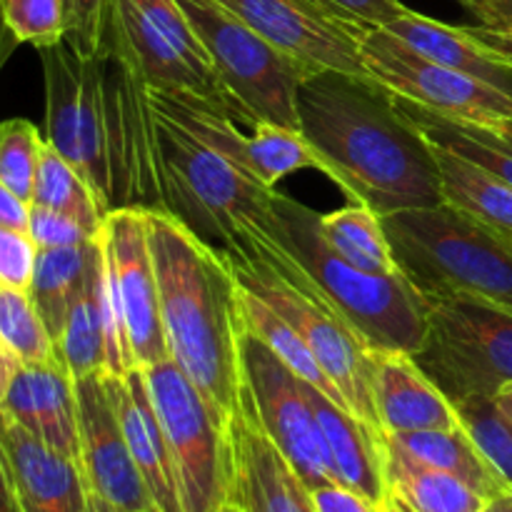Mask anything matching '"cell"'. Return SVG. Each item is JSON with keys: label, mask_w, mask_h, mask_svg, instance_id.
<instances>
[{"label": "cell", "mask_w": 512, "mask_h": 512, "mask_svg": "<svg viewBox=\"0 0 512 512\" xmlns=\"http://www.w3.org/2000/svg\"><path fill=\"white\" fill-rule=\"evenodd\" d=\"M295 113L320 173L348 200L380 218L443 203L438 160L430 140L398 95L370 75L318 70L300 83Z\"/></svg>", "instance_id": "6da1fadb"}, {"label": "cell", "mask_w": 512, "mask_h": 512, "mask_svg": "<svg viewBox=\"0 0 512 512\" xmlns=\"http://www.w3.org/2000/svg\"><path fill=\"white\" fill-rule=\"evenodd\" d=\"M145 220L170 358L230 423L243 388L238 283L225 260L178 220L148 210Z\"/></svg>", "instance_id": "7a4b0ae2"}, {"label": "cell", "mask_w": 512, "mask_h": 512, "mask_svg": "<svg viewBox=\"0 0 512 512\" xmlns=\"http://www.w3.org/2000/svg\"><path fill=\"white\" fill-rule=\"evenodd\" d=\"M150 108L165 215L223 260L243 253L258 235H278L275 188L260 183L233 155L200 138L153 100Z\"/></svg>", "instance_id": "3957f363"}, {"label": "cell", "mask_w": 512, "mask_h": 512, "mask_svg": "<svg viewBox=\"0 0 512 512\" xmlns=\"http://www.w3.org/2000/svg\"><path fill=\"white\" fill-rule=\"evenodd\" d=\"M278 238L308 270L328 303L373 350L418 353L428 333L430 300L410 283L403 270L395 275L368 273L335 253L320 233V213L275 190Z\"/></svg>", "instance_id": "277c9868"}, {"label": "cell", "mask_w": 512, "mask_h": 512, "mask_svg": "<svg viewBox=\"0 0 512 512\" xmlns=\"http://www.w3.org/2000/svg\"><path fill=\"white\" fill-rule=\"evenodd\" d=\"M225 265L240 288L263 300L305 340L350 410L380 428L373 403L375 350L328 303L278 235H258L243 253L225 258Z\"/></svg>", "instance_id": "5b68a950"}, {"label": "cell", "mask_w": 512, "mask_h": 512, "mask_svg": "<svg viewBox=\"0 0 512 512\" xmlns=\"http://www.w3.org/2000/svg\"><path fill=\"white\" fill-rule=\"evenodd\" d=\"M395 263L425 295H478L512 310V243L453 205L383 218Z\"/></svg>", "instance_id": "8992f818"}, {"label": "cell", "mask_w": 512, "mask_h": 512, "mask_svg": "<svg viewBox=\"0 0 512 512\" xmlns=\"http://www.w3.org/2000/svg\"><path fill=\"white\" fill-rule=\"evenodd\" d=\"M178 5L208 53L233 113L248 125L263 120L300 130L295 95L315 70L270 45L220 0H178Z\"/></svg>", "instance_id": "52a82bcc"}, {"label": "cell", "mask_w": 512, "mask_h": 512, "mask_svg": "<svg viewBox=\"0 0 512 512\" xmlns=\"http://www.w3.org/2000/svg\"><path fill=\"white\" fill-rule=\"evenodd\" d=\"M415 363L453 405L493 398L512 385V310L488 298H430L428 333Z\"/></svg>", "instance_id": "ba28073f"}, {"label": "cell", "mask_w": 512, "mask_h": 512, "mask_svg": "<svg viewBox=\"0 0 512 512\" xmlns=\"http://www.w3.org/2000/svg\"><path fill=\"white\" fill-rule=\"evenodd\" d=\"M168 435L183 512H218L230 500L228 420L220 418L173 358L143 368Z\"/></svg>", "instance_id": "9c48e42d"}, {"label": "cell", "mask_w": 512, "mask_h": 512, "mask_svg": "<svg viewBox=\"0 0 512 512\" xmlns=\"http://www.w3.org/2000/svg\"><path fill=\"white\" fill-rule=\"evenodd\" d=\"M358 48L370 78L398 98L460 123L498 130L512 125V95L425 58L385 28H360Z\"/></svg>", "instance_id": "30bf717a"}, {"label": "cell", "mask_w": 512, "mask_h": 512, "mask_svg": "<svg viewBox=\"0 0 512 512\" xmlns=\"http://www.w3.org/2000/svg\"><path fill=\"white\" fill-rule=\"evenodd\" d=\"M100 58H103L110 210L128 208L165 215L150 88L138 70L110 43L105 45Z\"/></svg>", "instance_id": "8fae6325"}, {"label": "cell", "mask_w": 512, "mask_h": 512, "mask_svg": "<svg viewBox=\"0 0 512 512\" xmlns=\"http://www.w3.org/2000/svg\"><path fill=\"white\" fill-rule=\"evenodd\" d=\"M240 373V390L248 398L258 425L308 490L338 483L303 383L245 325L240 335Z\"/></svg>", "instance_id": "7c38bea8"}, {"label": "cell", "mask_w": 512, "mask_h": 512, "mask_svg": "<svg viewBox=\"0 0 512 512\" xmlns=\"http://www.w3.org/2000/svg\"><path fill=\"white\" fill-rule=\"evenodd\" d=\"M105 270L138 368L170 358L145 210H110L100 230Z\"/></svg>", "instance_id": "4fadbf2b"}, {"label": "cell", "mask_w": 512, "mask_h": 512, "mask_svg": "<svg viewBox=\"0 0 512 512\" xmlns=\"http://www.w3.org/2000/svg\"><path fill=\"white\" fill-rule=\"evenodd\" d=\"M78 395L80 468L90 493L113 508L133 512H160L130 455L123 428L105 390L103 373L75 378Z\"/></svg>", "instance_id": "5bb4252c"}, {"label": "cell", "mask_w": 512, "mask_h": 512, "mask_svg": "<svg viewBox=\"0 0 512 512\" xmlns=\"http://www.w3.org/2000/svg\"><path fill=\"white\" fill-rule=\"evenodd\" d=\"M270 45L310 70L368 75L358 48V30L308 8L300 0H220Z\"/></svg>", "instance_id": "9a60e30c"}, {"label": "cell", "mask_w": 512, "mask_h": 512, "mask_svg": "<svg viewBox=\"0 0 512 512\" xmlns=\"http://www.w3.org/2000/svg\"><path fill=\"white\" fill-rule=\"evenodd\" d=\"M230 500L245 512H318L308 485L298 478L280 450L258 425L248 398L240 390L238 408L228 423Z\"/></svg>", "instance_id": "2e32d148"}, {"label": "cell", "mask_w": 512, "mask_h": 512, "mask_svg": "<svg viewBox=\"0 0 512 512\" xmlns=\"http://www.w3.org/2000/svg\"><path fill=\"white\" fill-rule=\"evenodd\" d=\"M0 450L23 512H88L90 488L78 460L40 440L3 408Z\"/></svg>", "instance_id": "e0dca14e"}, {"label": "cell", "mask_w": 512, "mask_h": 512, "mask_svg": "<svg viewBox=\"0 0 512 512\" xmlns=\"http://www.w3.org/2000/svg\"><path fill=\"white\" fill-rule=\"evenodd\" d=\"M105 390L113 403L115 415L123 428L130 455L153 495L160 512H183L175 473L173 453H170L168 435L158 418L143 368H135L125 375H105Z\"/></svg>", "instance_id": "ac0fdd59"}, {"label": "cell", "mask_w": 512, "mask_h": 512, "mask_svg": "<svg viewBox=\"0 0 512 512\" xmlns=\"http://www.w3.org/2000/svg\"><path fill=\"white\" fill-rule=\"evenodd\" d=\"M0 408L40 440L80 463L75 378L60 358L20 363Z\"/></svg>", "instance_id": "d6986e66"}, {"label": "cell", "mask_w": 512, "mask_h": 512, "mask_svg": "<svg viewBox=\"0 0 512 512\" xmlns=\"http://www.w3.org/2000/svg\"><path fill=\"white\" fill-rule=\"evenodd\" d=\"M373 403L380 430L388 435L460 425L455 405L420 370L413 355L400 350H375Z\"/></svg>", "instance_id": "ffe728a7"}, {"label": "cell", "mask_w": 512, "mask_h": 512, "mask_svg": "<svg viewBox=\"0 0 512 512\" xmlns=\"http://www.w3.org/2000/svg\"><path fill=\"white\" fill-rule=\"evenodd\" d=\"M303 390L318 420L335 480L373 503H383L385 495L390 493L388 478H385L383 430L358 418L353 410L330 400L313 385L303 383Z\"/></svg>", "instance_id": "44dd1931"}, {"label": "cell", "mask_w": 512, "mask_h": 512, "mask_svg": "<svg viewBox=\"0 0 512 512\" xmlns=\"http://www.w3.org/2000/svg\"><path fill=\"white\" fill-rule=\"evenodd\" d=\"M388 33L403 40L425 58L483 80L493 88L512 95V60L483 38L480 28L448 25L408 10L388 25Z\"/></svg>", "instance_id": "7402d4cb"}, {"label": "cell", "mask_w": 512, "mask_h": 512, "mask_svg": "<svg viewBox=\"0 0 512 512\" xmlns=\"http://www.w3.org/2000/svg\"><path fill=\"white\" fill-rule=\"evenodd\" d=\"M433 145L443 185V203L470 215L512 243V185L473 160Z\"/></svg>", "instance_id": "603a6c76"}, {"label": "cell", "mask_w": 512, "mask_h": 512, "mask_svg": "<svg viewBox=\"0 0 512 512\" xmlns=\"http://www.w3.org/2000/svg\"><path fill=\"white\" fill-rule=\"evenodd\" d=\"M385 478L415 512H480L485 500L455 475L425 465L385 435Z\"/></svg>", "instance_id": "cb8c5ba5"}, {"label": "cell", "mask_w": 512, "mask_h": 512, "mask_svg": "<svg viewBox=\"0 0 512 512\" xmlns=\"http://www.w3.org/2000/svg\"><path fill=\"white\" fill-rule=\"evenodd\" d=\"M388 438L420 463L433 465V468L468 483L483 498L490 500L508 490L505 480L488 463L483 450L475 445V440L470 438L463 425L450 430H415V433H398L388 435Z\"/></svg>", "instance_id": "d4e9b609"}, {"label": "cell", "mask_w": 512, "mask_h": 512, "mask_svg": "<svg viewBox=\"0 0 512 512\" xmlns=\"http://www.w3.org/2000/svg\"><path fill=\"white\" fill-rule=\"evenodd\" d=\"M100 253V235L85 245H70V248H40L35 258L33 283H30V298L43 318L53 343L63 330L65 315L70 305L83 290L85 278L93 268Z\"/></svg>", "instance_id": "484cf974"}, {"label": "cell", "mask_w": 512, "mask_h": 512, "mask_svg": "<svg viewBox=\"0 0 512 512\" xmlns=\"http://www.w3.org/2000/svg\"><path fill=\"white\" fill-rule=\"evenodd\" d=\"M100 285H103V243L100 253L85 278L83 290L65 315L63 330L55 340V355L73 378L105 373V328L100 308Z\"/></svg>", "instance_id": "4316f807"}, {"label": "cell", "mask_w": 512, "mask_h": 512, "mask_svg": "<svg viewBox=\"0 0 512 512\" xmlns=\"http://www.w3.org/2000/svg\"><path fill=\"white\" fill-rule=\"evenodd\" d=\"M320 233L325 243L343 255L348 263L368 270V273L395 275L400 273L393 248L385 235L383 218L363 203L350 200L345 208L320 215Z\"/></svg>", "instance_id": "83f0119b"}, {"label": "cell", "mask_w": 512, "mask_h": 512, "mask_svg": "<svg viewBox=\"0 0 512 512\" xmlns=\"http://www.w3.org/2000/svg\"><path fill=\"white\" fill-rule=\"evenodd\" d=\"M240 288V285H238ZM240 318H243V325L253 335H258L295 375H298L303 383L313 385L320 393L328 395L335 403L350 408L348 400L343 398V393L338 390V385L330 380V375L325 373L323 365L318 363V358L313 355V350L305 345V340L275 313L273 308L263 303L260 298H255L253 293L240 288Z\"/></svg>", "instance_id": "f1b7e54d"}, {"label": "cell", "mask_w": 512, "mask_h": 512, "mask_svg": "<svg viewBox=\"0 0 512 512\" xmlns=\"http://www.w3.org/2000/svg\"><path fill=\"white\" fill-rule=\"evenodd\" d=\"M30 205H43V208L70 215L93 235H100L110 213L103 200L90 188L88 180L80 175V170L70 165L48 140H45L43 153H40Z\"/></svg>", "instance_id": "f546056e"}, {"label": "cell", "mask_w": 512, "mask_h": 512, "mask_svg": "<svg viewBox=\"0 0 512 512\" xmlns=\"http://www.w3.org/2000/svg\"><path fill=\"white\" fill-rule=\"evenodd\" d=\"M0 338L20 363L58 358L55 343L30 293L0 283Z\"/></svg>", "instance_id": "4dcf8cb0"}, {"label": "cell", "mask_w": 512, "mask_h": 512, "mask_svg": "<svg viewBox=\"0 0 512 512\" xmlns=\"http://www.w3.org/2000/svg\"><path fill=\"white\" fill-rule=\"evenodd\" d=\"M460 425L468 430L488 463L498 470L505 485L512 488V420L498 408L493 398L465 400L455 405Z\"/></svg>", "instance_id": "1f68e13d"}, {"label": "cell", "mask_w": 512, "mask_h": 512, "mask_svg": "<svg viewBox=\"0 0 512 512\" xmlns=\"http://www.w3.org/2000/svg\"><path fill=\"white\" fill-rule=\"evenodd\" d=\"M43 145L45 138L28 120L15 118L0 123V183L28 203L33 200Z\"/></svg>", "instance_id": "d6a6232c"}, {"label": "cell", "mask_w": 512, "mask_h": 512, "mask_svg": "<svg viewBox=\"0 0 512 512\" xmlns=\"http://www.w3.org/2000/svg\"><path fill=\"white\" fill-rule=\"evenodd\" d=\"M0 8L18 43L40 50L63 43L68 35L70 0H0Z\"/></svg>", "instance_id": "836d02e7"}, {"label": "cell", "mask_w": 512, "mask_h": 512, "mask_svg": "<svg viewBox=\"0 0 512 512\" xmlns=\"http://www.w3.org/2000/svg\"><path fill=\"white\" fill-rule=\"evenodd\" d=\"M113 0H70V20L65 40L83 60L95 58L108 45Z\"/></svg>", "instance_id": "e575fe53"}, {"label": "cell", "mask_w": 512, "mask_h": 512, "mask_svg": "<svg viewBox=\"0 0 512 512\" xmlns=\"http://www.w3.org/2000/svg\"><path fill=\"white\" fill-rule=\"evenodd\" d=\"M28 235L40 248H70V245H85L98 235L90 233L85 225L70 215L58 210L43 208V205H30V225Z\"/></svg>", "instance_id": "d590c367"}, {"label": "cell", "mask_w": 512, "mask_h": 512, "mask_svg": "<svg viewBox=\"0 0 512 512\" xmlns=\"http://www.w3.org/2000/svg\"><path fill=\"white\" fill-rule=\"evenodd\" d=\"M38 245L28 233L0 225V283L28 293L33 283Z\"/></svg>", "instance_id": "8d00e7d4"}, {"label": "cell", "mask_w": 512, "mask_h": 512, "mask_svg": "<svg viewBox=\"0 0 512 512\" xmlns=\"http://www.w3.org/2000/svg\"><path fill=\"white\" fill-rule=\"evenodd\" d=\"M323 3L345 23L370 25V28H388L393 20L410 10L400 0H323Z\"/></svg>", "instance_id": "74e56055"}, {"label": "cell", "mask_w": 512, "mask_h": 512, "mask_svg": "<svg viewBox=\"0 0 512 512\" xmlns=\"http://www.w3.org/2000/svg\"><path fill=\"white\" fill-rule=\"evenodd\" d=\"M313 505L318 512H380V505L365 495L345 488L343 483H325L310 490Z\"/></svg>", "instance_id": "f35d334b"}, {"label": "cell", "mask_w": 512, "mask_h": 512, "mask_svg": "<svg viewBox=\"0 0 512 512\" xmlns=\"http://www.w3.org/2000/svg\"><path fill=\"white\" fill-rule=\"evenodd\" d=\"M0 225L23 233H28L30 225V203L15 195L5 183H0Z\"/></svg>", "instance_id": "ab89813d"}, {"label": "cell", "mask_w": 512, "mask_h": 512, "mask_svg": "<svg viewBox=\"0 0 512 512\" xmlns=\"http://www.w3.org/2000/svg\"><path fill=\"white\" fill-rule=\"evenodd\" d=\"M478 20L495 33H512V0H483Z\"/></svg>", "instance_id": "60d3db41"}, {"label": "cell", "mask_w": 512, "mask_h": 512, "mask_svg": "<svg viewBox=\"0 0 512 512\" xmlns=\"http://www.w3.org/2000/svg\"><path fill=\"white\" fill-rule=\"evenodd\" d=\"M0 512H23L18 495H15L13 480H10L3 450H0Z\"/></svg>", "instance_id": "b9f144b4"}, {"label": "cell", "mask_w": 512, "mask_h": 512, "mask_svg": "<svg viewBox=\"0 0 512 512\" xmlns=\"http://www.w3.org/2000/svg\"><path fill=\"white\" fill-rule=\"evenodd\" d=\"M18 365H20V360L15 358L13 350H10L8 345L3 343V338H0V403H3L5 393H8L10 380H13Z\"/></svg>", "instance_id": "7bdbcfd3"}, {"label": "cell", "mask_w": 512, "mask_h": 512, "mask_svg": "<svg viewBox=\"0 0 512 512\" xmlns=\"http://www.w3.org/2000/svg\"><path fill=\"white\" fill-rule=\"evenodd\" d=\"M15 45H20L18 40H15V35L10 33V28L5 25V18H3V8H0V70H3V65L8 63V58L13 55Z\"/></svg>", "instance_id": "ee69618b"}, {"label": "cell", "mask_w": 512, "mask_h": 512, "mask_svg": "<svg viewBox=\"0 0 512 512\" xmlns=\"http://www.w3.org/2000/svg\"><path fill=\"white\" fill-rule=\"evenodd\" d=\"M480 512H512V488L503 490V493H498L495 498L485 500L483 510Z\"/></svg>", "instance_id": "f6af8a7d"}, {"label": "cell", "mask_w": 512, "mask_h": 512, "mask_svg": "<svg viewBox=\"0 0 512 512\" xmlns=\"http://www.w3.org/2000/svg\"><path fill=\"white\" fill-rule=\"evenodd\" d=\"M380 512H415V510L410 508V505L405 503L395 490H390V493L385 495L383 503H380Z\"/></svg>", "instance_id": "bcb514c9"}, {"label": "cell", "mask_w": 512, "mask_h": 512, "mask_svg": "<svg viewBox=\"0 0 512 512\" xmlns=\"http://www.w3.org/2000/svg\"><path fill=\"white\" fill-rule=\"evenodd\" d=\"M495 403H498V408L512 420V385H508V388H503L495 395Z\"/></svg>", "instance_id": "7dc6e473"}, {"label": "cell", "mask_w": 512, "mask_h": 512, "mask_svg": "<svg viewBox=\"0 0 512 512\" xmlns=\"http://www.w3.org/2000/svg\"><path fill=\"white\" fill-rule=\"evenodd\" d=\"M88 512H133V510L113 508V505H110V503H105V500H100L98 495L90 493V498H88Z\"/></svg>", "instance_id": "c3c4849f"}, {"label": "cell", "mask_w": 512, "mask_h": 512, "mask_svg": "<svg viewBox=\"0 0 512 512\" xmlns=\"http://www.w3.org/2000/svg\"><path fill=\"white\" fill-rule=\"evenodd\" d=\"M300 3H305V5H308V8H313V10H318V13L328 15V18H333V20H340L338 15H335L333 10H330L328 5L323 3V0H300ZM340 23H345V20H340ZM348 25H350V23H348Z\"/></svg>", "instance_id": "681fc988"}, {"label": "cell", "mask_w": 512, "mask_h": 512, "mask_svg": "<svg viewBox=\"0 0 512 512\" xmlns=\"http://www.w3.org/2000/svg\"><path fill=\"white\" fill-rule=\"evenodd\" d=\"M460 5H463L465 10H468V13H473L475 18H478L480 15V8H483V0H458Z\"/></svg>", "instance_id": "f907efd6"}, {"label": "cell", "mask_w": 512, "mask_h": 512, "mask_svg": "<svg viewBox=\"0 0 512 512\" xmlns=\"http://www.w3.org/2000/svg\"><path fill=\"white\" fill-rule=\"evenodd\" d=\"M218 512H245L243 508H240V505L238 503H233V500H228V503H225L223 505V508H220Z\"/></svg>", "instance_id": "816d5d0a"}, {"label": "cell", "mask_w": 512, "mask_h": 512, "mask_svg": "<svg viewBox=\"0 0 512 512\" xmlns=\"http://www.w3.org/2000/svg\"><path fill=\"white\" fill-rule=\"evenodd\" d=\"M495 130H498V128H495ZM498 133H500V138H503L505 143H508L512 148V128H503V130H498Z\"/></svg>", "instance_id": "f5cc1de1"}, {"label": "cell", "mask_w": 512, "mask_h": 512, "mask_svg": "<svg viewBox=\"0 0 512 512\" xmlns=\"http://www.w3.org/2000/svg\"><path fill=\"white\" fill-rule=\"evenodd\" d=\"M510 128H512V125H510Z\"/></svg>", "instance_id": "db71d44e"}]
</instances>
